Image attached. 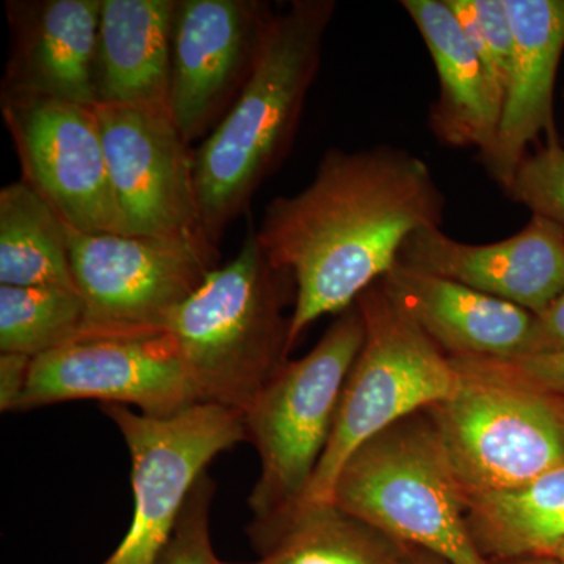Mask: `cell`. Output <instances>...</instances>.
Segmentation results:
<instances>
[{
	"label": "cell",
	"instance_id": "cell-20",
	"mask_svg": "<svg viewBox=\"0 0 564 564\" xmlns=\"http://www.w3.org/2000/svg\"><path fill=\"white\" fill-rule=\"evenodd\" d=\"M248 533L261 554L251 564H410L413 552L333 502L296 505Z\"/></svg>",
	"mask_w": 564,
	"mask_h": 564
},
{
	"label": "cell",
	"instance_id": "cell-33",
	"mask_svg": "<svg viewBox=\"0 0 564 564\" xmlns=\"http://www.w3.org/2000/svg\"><path fill=\"white\" fill-rule=\"evenodd\" d=\"M563 99H564V93H563ZM563 144H564V140H563Z\"/></svg>",
	"mask_w": 564,
	"mask_h": 564
},
{
	"label": "cell",
	"instance_id": "cell-29",
	"mask_svg": "<svg viewBox=\"0 0 564 564\" xmlns=\"http://www.w3.org/2000/svg\"><path fill=\"white\" fill-rule=\"evenodd\" d=\"M32 358L3 352L0 356V410L17 411L28 386Z\"/></svg>",
	"mask_w": 564,
	"mask_h": 564
},
{
	"label": "cell",
	"instance_id": "cell-22",
	"mask_svg": "<svg viewBox=\"0 0 564 564\" xmlns=\"http://www.w3.org/2000/svg\"><path fill=\"white\" fill-rule=\"evenodd\" d=\"M0 285L77 291L66 223L22 180L0 191Z\"/></svg>",
	"mask_w": 564,
	"mask_h": 564
},
{
	"label": "cell",
	"instance_id": "cell-24",
	"mask_svg": "<svg viewBox=\"0 0 564 564\" xmlns=\"http://www.w3.org/2000/svg\"><path fill=\"white\" fill-rule=\"evenodd\" d=\"M447 3L507 98L514 61V33L507 3L505 0H447Z\"/></svg>",
	"mask_w": 564,
	"mask_h": 564
},
{
	"label": "cell",
	"instance_id": "cell-6",
	"mask_svg": "<svg viewBox=\"0 0 564 564\" xmlns=\"http://www.w3.org/2000/svg\"><path fill=\"white\" fill-rule=\"evenodd\" d=\"M356 304L366 340L344 386L325 454L296 505L332 502L337 475L356 448L408 415L444 402L458 386L452 359L393 302L381 280Z\"/></svg>",
	"mask_w": 564,
	"mask_h": 564
},
{
	"label": "cell",
	"instance_id": "cell-25",
	"mask_svg": "<svg viewBox=\"0 0 564 564\" xmlns=\"http://www.w3.org/2000/svg\"><path fill=\"white\" fill-rule=\"evenodd\" d=\"M505 193L564 228V144L558 137H549L547 144L527 155Z\"/></svg>",
	"mask_w": 564,
	"mask_h": 564
},
{
	"label": "cell",
	"instance_id": "cell-26",
	"mask_svg": "<svg viewBox=\"0 0 564 564\" xmlns=\"http://www.w3.org/2000/svg\"><path fill=\"white\" fill-rule=\"evenodd\" d=\"M215 481L204 473L193 486L172 540L155 564H229L214 552L210 540V505Z\"/></svg>",
	"mask_w": 564,
	"mask_h": 564
},
{
	"label": "cell",
	"instance_id": "cell-1",
	"mask_svg": "<svg viewBox=\"0 0 564 564\" xmlns=\"http://www.w3.org/2000/svg\"><path fill=\"white\" fill-rule=\"evenodd\" d=\"M445 206L429 163L391 144L332 148L306 188L267 204L256 239L295 282L289 351L315 321L383 280L408 237L441 228Z\"/></svg>",
	"mask_w": 564,
	"mask_h": 564
},
{
	"label": "cell",
	"instance_id": "cell-12",
	"mask_svg": "<svg viewBox=\"0 0 564 564\" xmlns=\"http://www.w3.org/2000/svg\"><path fill=\"white\" fill-rule=\"evenodd\" d=\"M95 111L131 236L209 242L199 217L191 144L170 110L96 104Z\"/></svg>",
	"mask_w": 564,
	"mask_h": 564
},
{
	"label": "cell",
	"instance_id": "cell-18",
	"mask_svg": "<svg viewBox=\"0 0 564 564\" xmlns=\"http://www.w3.org/2000/svg\"><path fill=\"white\" fill-rule=\"evenodd\" d=\"M514 33V61L499 137L481 161L503 192L543 132L555 137L554 88L564 54V0H505Z\"/></svg>",
	"mask_w": 564,
	"mask_h": 564
},
{
	"label": "cell",
	"instance_id": "cell-31",
	"mask_svg": "<svg viewBox=\"0 0 564 564\" xmlns=\"http://www.w3.org/2000/svg\"><path fill=\"white\" fill-rule=\"evenodd\" d=\"M496 564H562L556 562L552 556H538V558H525V560H514V562L507 563H496Z\"/></svg>",
	"mask_w": 564,
	"mask_h": 564
},
{
	"label": "cell",
	"instance_id": "cell-13",
	"mask_svg": "<svg viewBox=\"0 0 564 564\" xmlns=\"http://www.w3.org/2000/svg\"><path fill=\"white\" fill-rule=\"evenodd\" d=\"M270 10L256 0H177L169 110L188 144L242 90Z\"/></svg>",
	"mask_w": 564,
	"mask_h": 564
},
{
	"label": "cell",
	"instance_id": "cell-15",
	"mask_svg": "<svg viewBox=\"0 0 564 564\" xmlns=\"http://www.w3.org/2000/svg\"><path fill=\"white\" fill-rule=\"evenodd\" d=\"M14 46L2 98L95 107L101 0L9 2Z\"/></svg>",
	"mask_w": 564,
	"mask_h": 564
},
{
	"label": "cell",
	"instance_id": "cell-30",
	"mask_svg": "<svg viewBox=\"0 0 564 564\" xmlns=\"http://www.w3.org/2000/svg\"><path fill=\"white\" fill-rule=\"evenodd\" d=\"M410 564H448L444 560L437 558L429 552L421 551V549H414L411 552Z\"/></svg>",
	"mask_w": 564,
	"mask_h": 564
},
{
	"label": "cell",
	"instance_id": "cell-17",
	"mask_svg": "<svg viewBox=\"0 0 564 564\" xmlns=\"http://www.w3.org/2000/svg\"><path fill=\"white\" fill-rule=\"evenodd\" d=\"M386 292L448 358L524 355L534 315L459 282L402 263L384 274Z\"/></svg>",
	"mask_w": 564,
	"mask_h": 564
},
{
	"label": "cell",
	"instance_id": "cell-4",
	"mask_svg": "<svg viewBox=\"0 0 564 564\" xmlns=\"http://www.w3.org/2000/svg\"><path fill=\"white\" fill-rule=\"evenodd\" d=\"M332 502L445 563L491 564L474 543L466 492L429 410L356 448L337 475Z\"/></svg>",
	"mask_w": 564,
	"mask_h": 564
},
{
	"label": "cell",
	"instance_id": "cell-16",
	"mask_svg": "<svg viewBox=\"0 0 564 564\" xmlns=\"http://www.w3.org/2000/svg\"><path fill=\"white\" fill-rule=\"evenodd\" d=\"M432 55L440 95L430 106L434 139L455 150H477L485 161L496 147L505 93L474 50L447 0H402Z\"/></svg>",
	"mask_w": 564,
	"mask_h": 564
},
{
	"label": "cell",
	"instance_id": "cell-14",
	"mask_svg": "<svg viewBox=\"0 0 564 564\" xmlns=\"http://www.w3.org/2000/svg\"><path fill=\"white\" fill-rule=\"evenodd\" d=\"M397 262L541 315L564 292V228L532 215L514 236L484 245L423 228L408 237Z\"/></svg>",
	"mask_w": 564,
	"mask_h": 564
},
{
	"label": "cell",
	"instance_id": "cell-11",
	"mask_svg": "<svg viewBox=\"0 0 564 564\" xmlns=\"http://www.w3.org/2000/svg\"><path fill=\"white\" fill-rule=\"evenodd\" d=\"M73 400L124 404L169 417L198 404L169 333L77 340L33 359L17 411Z\"/></svg>",
	"mask_w": 564,
	"mask_h": 564
},
{
	"label": "cell",
	"instance_id": "cell-27",
	"mask_svg": "<svg viewBox=\"0 0 564 564\" xmlns=\"http://www.w3.org/2000/svg\"><path fill=\"white\" fill-rule=\"evenodd\" d=\"M481 361L511 380L564 399V350L513 359H481Z\"/></svg>",
	"mask_w": 564,
	"mask_h": 564
},
{
	"label": "cell",
	"instance_id": "cell-10",
	"mask_svg": "<svg viewBox=\"0 0 564 564\" xmlns=\"http://www.w3.org/2000/svg\"><path fill=\"white\" fill-rule=\"evenodd\" d=\"M22 181L84 234L131 236L104 151L95 107L44 98H2Z\"/></svg>",
	"mask_w": 564,
	"mask_h": 564
},
{
	"label": "cell",
	"instance_id": "cell-2",
	"mask_svg": "<svg viewBox=\"0 0 564 564\" xmlns=\"http://www.w3.org/2000/svg\"><path fill=\"white\" fill-rule=\"evenodd\" d=\"M336 9L334 0H293L270 10L242 90L193 152L203 231L215 247L288 159Z\"/></svg>",
	"mask_w": 564,
	"mask_h": 564
},
{
	"label": "cell",
	"instance_id": "cell-8",
	"mask_svg": "<svg viewBox=\"0 0 564 564\" xmlns=\"http://www.w3.org/2000/svg\"><path fill=\"white\" fill-rule=\"evenodd\" d=\"M66 228L70 269L85 304L79 340L162 333L174 310L217 269L220 256L203 240Z\"/></svg>",
	"mask_w": 564,
	"mask_h": 564
},
{
	"label": "cell",
	"instance_id": "cell-5",
	"mask_svg": "<svg viewBox=\"0 0 564 564\" xmlns=\"http://www.w3.org/2000/svg\"><path fill=\"white\" fill-rule=\"evenodd\" d=\"M364 340L366 322L355 303L313 350L282 364L245 411L248 441L261 458V477L248 499L251 524H265L302 500L332 437Z\"/></svg>",
	"mask_w": 564,
	"mask_h": 564
},
{
	"label": "cell",
	"instance_id": "cell-9",
	"mask_svg": "<svg viewBox=\"0 0 564 564\" xmlns=\"http://www.w3.org/2000/svg\"><path fill=\"white\" fill-rule=\"evenodd\" d=\"M132 462L133 518L124 540L102 564H155L172 540L185 500L207 466L248 440L243 414L198 403L169 417L102 404Z\"/></svg>",
	"mask_w": 564,
	"mask_h": 564
},
{
	"label": "cell",
	"instance_id": "cell-23",
	"mask_svg": "<svg viewBox=\"0 0 564 564\" xmlns=\"http://www.w3.org/2000/svg\"><path fill=\"white\" fill-rule=\"evenodd\" d=\"M85 304L61 288L0 285V351L35 359L80 339Z\"/></svg>",
	"mask_w": 564,
	"mask_h": 564
},
{
	"label": "cell",
	"instance_id": "cell-7",
	"mask_svg": "<svg viewBox=\"0 0 564 564\" xmlns=\"http://www.w3.org/2000/svg\"><path fill=\"white\" fill-rule=\"evenodd\" d=\"M455 392L429 408L467 497L508 491L564 464V399L451 358Z\"/></svg>",
	"mask_w": 564,
	"mask_h": 564
},
{
	"label": "cell",
	"instance_id": "cell-3",
	"mask_svg": "<svg viewBox=\"0 0 564 564\" xmlns=\"http://www.w3.org/2000/svg\"><path fill=\"white\" fill-rule=\"evenodd\" d=\"M291 295L292 274L269 262L251 228L236 258L174 310L163 332L176 340L198 403L245 414L289 361L291 317L282 310Z\"/></svg>",
	"mask_w": 564,
	"mask_h": 564
},
{
	"label": "cell",
	"instance_id": "cell-19",
	"mask_svg": "<svg viewBox=\"0 0 564 564\" xmlns=\"http://www.w3.org/2000/svg\"><path fill=\"white\" fill-rule=\"evenodd\" d=\"M177 0H101L96 104L169 110Z\"/></svg>",
	"mask_w": 564,
	"mask_h": 564
},
{
	"label": "cell",
	"instance_id": "cell-21",
	"mask_svg": "<svg viewBox=\"0 0 564 564\" xmlns=\"http://www.w3.org/2000/svg\"><path fill=\"white\" fill-rule=\"evenodd\" d=\"M467 524L491 564L552 556L564 538V464L519 488L467 497Z\"/></svg>",
	"mask_w": 564,
	"mask_h": 564
},
{
	"label": "cell",
	"instance_id": "cell-28",
	"mask_svg": "<svg viewBox=\"0 0 564 564\" xmlns=\"http://www.w3.org/2000/svg\"><path fill=\"white\" fill-rule=\"evenodd\" d=\"M562 350H564V292L545 313L534 315L532 333L522 356Z\"/></svg>",
	"mask_w": 564,
	"mask_h": 564
},
{
	"label": "cell",
	"instance_id": "cell-32",
	"mask_svg": "<svg viewBox=\"0 0 564 564\" xmlns=\"http://www.w3.org/2000/svg\"><path fill=\"white\" fill-rule=\"evenodd\" d=\"M552 558H555L556 562L564 564V538L562 543L558 544V547L555 549L554 554H552Z\"/></svg>",
	"mask_w": 564,
	"mask_h": 564
}]
</instances>
